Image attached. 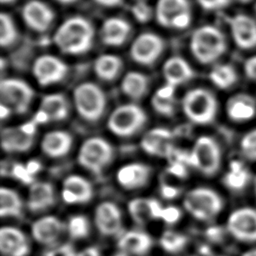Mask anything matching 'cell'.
Masks as SVG:
<instances>
[{"label":"cell","instance_id":"cell-1","mask_svg":"<svg viewBox=\"0 0 256 256\" xmlns=\"http://www.w3.org/2000/svg\"><path fill=\"white\" fill-rule=\"evenodd\" d=\"M92 23L82 16H73L60 24L53 35L58 49L69 55H81L90 50L94 40Z\"/></svg>","mask_w":256,"mask_h":256},{"label":"cell","instance_id":"cell-2","mask_svg":"<svg viewBox=\"0 0 256 256\" xmlns=\"http://www.w3.org/2000/svg\"><path fill=\"white\" fill-rule=\"evenodd\" d=\"M190 51L202 64H211L226 51V40L222 31L213 25L197 28L190 38Z\"/></svg>","mask_w":256,"mask_h":256},{"label":"cell","instance_id":"cell-3","mask_svg":"<svg viewBox=\"0 0 256 256\" xmlns=\"http://www.w3.org/2000/svg\"><path fill=\"white\" fill-rule=\"evenodd\" d=\"M181 105L186 117L195 124H210L217 115V100L212 92L205 88L188 91L183 96Z\"/></svg>","mask_w":256,"mask_h":256},{"label":"cell","instance_id":"cell-4","mask_svg":"<svg viewBox=\"0 0 256 256\" xmlns=\"http://www.w3.org/2000/svg\"><path fill=\"white\" fill-rule=\"evenodd\" d=\"M73 101L79 116L88 122L99 121L106 109L104 92L92 82L79 84L74 89Z\"/></svg>","mask_w":256,"mask_h":256},{"label":"cell","instance_id":"cell-5","mask_svg":"<svg viewBox=\"0 0 256 256\" xmlns=\"http://www.w3.org/2000/svg\"><path fill=\"white\" fill-rule=\"evenodd\" d=\"M183 205L194 218L208 221L220 213L223 208V199L210 188L198 187L190 190L185 195Z\"/></svg>","mask_w":256,"mask_h":256},{"label":"cell","instance_id":"cell-6","mask_svg":"<svg viewBox=\"0 0 256 256\" xmlns=\"http://www.w3.org/2000/svg\"><path fill=\"white\" fill-rule=\"evenodd\" d=\"M145 111L134 103L123 104L113 110L107 120L109 130L119 137H131L146 124Z\"/></svg>","mask_w":256,"mask_h":256},{"label":"cell","instance_id":"cell-7","mask_svg":"<svg viewBox=\"0 0 256 256\" xmlns=\"http://www.w3.org/2000/svg\"><path fill=\"white\" fill-rule=\"evenodd\" d=\"M77 159L83 168L95 175H99L112 161L113 149L105 139L92 137L81 145Z\"/></svg>","mask_w":256,"mask_h":256},{"label":"cell","instance_id":"cell-8","mask_svg":"<svg viewBox=\"0 0 256 256\" xmlns=\"http://www.w3.org/2000/svg\"><path fill=\"white\" fill-rule=\"evenodd\" d=\"M222 153L219 144L210 136L199 137L190 152L191 165L205 176H213L221 166Z\"/></svg>","mask_w":256,"mask_h":256},{"label":"cell","instance_id":"cell-9","mask_svg":"<svg viewBox=\"0 0 256 256\" xmlns=\"http://www.w3.org/2000/svg\"><path fill=\"white\" fill-rule=\"evenodd\" d=\"M34 92L30 85L19 78H5L0 82L1 104L18 114L26 113L33 100Z\"/></svg>","mask_w":256,"mask_h":256},{"label":"cell","instance_id":"cell-10","mask_svg":"<svg viewBox=\"0 0 256 256\" xmlns=\"http://www.w3.org/2000/svg\"><path fill=\"white\" fill-rule=\"evenodd\" d=\"M154 15L161 26L173 29H184L192 20L188 0H158Z\"/></svg>","mask_w":256,"mask_h":256},{"label":"cell","instance_id":"cell-11","mask_svg":"<svg viewBox=\"0 0 256 256\" xmlns=\"http://www.w3.org/2000/svg\"><path fill=\"white\" fill-rule=\"evenodd\" d=\"M164 50L163 39L152 32L138 35L130 46V56L138 64L149 66L154 64Z\"/></svg>","mask_w":256,"mask_h":256},{"label":"cell","instance_id":"cell-12","mask_svg":"<svg viewBox=\"0 0 256 256\" xmlns=\"http://www.w3.org/2000/svg\"><path fill=\"white\" fill-rule=\"evenodd\" d=\"M32 73L41 86H50L59 83L68 73L67 64L54 55H41L33 63Z\"/></svg>","mask_w":256,"mask_h":256},{"label":"cell","instance_id":"cell-13","mask_svg":"<svg viewBox=\"0 0 256 256\" xmlns=\"http://www.w3.org/2000/svg\"><path fill=\"white\" fill-rule=\"evenodd\" d=\"M227 229L241 242H256V209L243 207L232 212L227 220Z\"/></svg>","mask_w":256,"mask_h":256},{"label":"cell","instance_id":"cell-14","mask_svg":"<svg viewBox=\"0 0 256 256\" xmlns=\"http://www.w3.org/2000/svg\"><path fill=\"white\" fill-rule=\"evenodd\" d=\"M36 127L33 122L18 127H9L2 130L1 145L7 153H22L28 151L33 143Z\"/></svg>","mask_w":256,"mask_h":256},{"label":"cell","instance_id":"cell-15","mask_svg":"<svg viewBox=\"0 0 256 256\" xmlns=\"http://www.w3.org/2000/svg\"><path fill=\"white\" fill-rule=\"evenodd\" d=\"M21 15L25 24L36 32L49 29L55 18L52 8L41 0H29L22 7Z\"/></svg>","mask_w":256,"mask_h":256},{"label":"cell","instance_id":"cell-16","mask_svg":"<svg viewBox=\"0 0 256 256\" xmlns=\"http://www.w3.org/2000/svg\"><path fill=\"white\" fill-rule=\"evenodd\" d=\"M229 28L235 44L241 49L256 47V21L246 14H236L229 19Z\"/></svg>","mask_w":256,"mask_h":256},{"label":"cell","instance_id":"cell-17","mask_svg":"<svg viewBox=\"0 0 256 256\" xmlns=\"http://www.w3.org/2000/svg\"><path fill=\"white\" fill-rule=\"evenodd\" d=\"M140 145L149 155L169 158L174 150L173 134L166 128H153L143 136Z\"/></svg>","mask_w":256,"mask_h":256},{"label":"cell","instance_id":"cell-18","mask_svg":"<svg viewBox=\"0 0 256 256\" xmlns=\"http://www.w3.org/2000/svg\"><path fill=\"white\" fill-rule=\"evenodd\" d=\"M69 115V103L60 93L45 95L41 100L39 111L36 114L37 122L62 121Z\"/></svg>","mask_w":256,"mask_h":256},{"label":"cell","instance_id":"cell-19","mask_svg":"<svg viewBox=\"0 0 256 256\" xmlns=\"http://www.w3.org/2000/svg\"><path fill=\"white\" fill-rule=\"evenodd\" d=\"M94 221L98 231L104 236H112L120 231L122 216L119 208L112 202L100 203L94 213Z\"/></svg>","mask_w":256,"mask_h":256},{"label":"cell","instance_id":"cell-20","mask_svg":"<svg viewBox=\"0 0 256 256\" xmlns=\"http://www.w3.org/2000/svg\"><path fill=\"white\" fill-rule=\"evenodd\" d=\"M0 251L4 256H27L30 244L21 230L4 226L0 230Z\"/></svg>","mask_w":256,"mask_h":256},{"label":"cell","instance_id":"cell-21","mask_svg":"<svg viewBox=\"0 0 256 256\" xmlns=\"http://www.w3.org/2000/svg\"><path fill=\"white\" fill-rule=\"evenodd\" d=\"M152 169L150 166L135 162L122 166L116 174L118 183L125 189L135 190L144 187L150 180Z\"/></svg>","mask_w":256,"mask_h":256},{"label":"cell","instance_id":"cell-22","mask_svg":"<svg viewBox=\"0 0 256 256\" xmlns=\"http://www.w3.org/2000/svg\"><path fill=\"white\" fill-rule=\"evenodd\" d=\"M91 183L79 175H70L63 182L62 198L66 203H86L93 197Z\"/></svg>","mask_w":256,"mask_h":256},{"label":"cell","instance_id":"cell-23","mask_svg":"<svg viewBox=\"0 0 256 256\" xmlns=\"http://www.w3.org/2000/svg\"><path fill=\"white\" fill-rule=\"evenodd\" d=\"M63 231V222L55 216H44L36 220L31 227L33 238L43 245H50L56 242Z\"/></svg>","mask_w":256,"mask_h":256},{"label":"cell","instance_id":"cell-24","mask_svg":"<svg viewBox=\"0 0 256 256\" xmlns=\"http://www.w3.org/2000/svg\"><path fill=\"white\" fill-rule=\"evenodd\" d=\"M131 32L130 24L123 18L110 17L106 19L100 29L101 41L112 47L123 45Z\"/></svg>","mask_w":256,"mask_h":256},{"label":"cell","instance_id":"cell-25","mask_svg":"<svg viewBox=\"0 0 256 256\" xmlns=\"http://www.w3.org/2000/svg\"><path fill=\"white\" fill-rule=\"evenodd\" d=\"M165 84L174 88L188 82L194 75L190 64L179 56H172L165 61L162 68Z\"/></svg>","mask_w":256,"mask_h":256},{"label":"cell","instance_id":"cell-26","mask_svg":"<svg viewBox=\"0 0 256 256\" xmlns=\"http://www.w3.org/2000/svg\"><path fill=\"white\" fill-rule=\"evenodd\" d=\"M163 208L159 201L151 198H135L128 204L131 218L139 225H144L151 219H161Z\"/></svg>","mask_w":256,"mask_h":256},{"label":"cell","instance_id":"cell-27","mask_svg":"<svg viewBox=\"0 0 256 256\" xmlns=\"http://www.w3.org/2000/svg\"><path fill=\"white\" fill-rule=\"evenodd\" d=\"M226 113L235 122H245L256 115V102L252 96L238 93L229 98L226 103Z\"/></svg>","mask_w":256,"mask_h":256},{"label":"cell","instance_id":"cell-28","mask_svg":"<svg viewBox=\"0 0 256 256\" xmlns=\"http://www.w3.org/2000/svg\"><path fill=\"white\" fill-rule=\"evenodd\" d=\"M55 203V192L53 186L44 181L31 184L28 192L27 206L31 212L44 211Z\"/></svg>","mask_w":256,"mask_h":256},{"label":"cell","instance_id":"cell-29","mask_svg":"<svg viewBox=\"0 0 256 256\" xmlns=\"http://www.w3.org/2000/svg\"><path fill=\"white\" fill-rule=\"evenodd\" d=\"M73 138L70 133L62 130L48 132L41 141V149L45 155L52 158L65 156L71 149Z\"/></svg>","mask_w":256,"mask_h":256},{"label":"cell","instance_id":"cell-30","mask_svg":"<svg viewBox=\"0 0 256 256\" xmlns=\"http://www.w3.org/2000/svg\"><path fill=\"white\" fill-rule=\"evenodd\" d=\"M152 243V239L148 233L139 230H130L120 236L118 246L125 254L143 256L149 252Z\"/></svg>","mask_w":256,"mask_h":256},{"label":"cell","instance_id":"cell-31","mask_svg":"<svg viewBox=\"0 0 256 256\" xmlns=\"http://www.w3.org/2000/svg\"><path fill=\"white\" fill-rule=\"evenodd\" d=\"M122 60L114 54H102L94 62L95 75L106 82L115 80L122 71Z\"/></svg>","mask_w":256,"mask_h":256},{"label":"cell","instance_id":"cell-32","mask_svg":"<svg viewBox=\"0 0 256 256\" xmlns=\"http://www.w3.org/2000/svg\"><path fill=\"white\" fill-rule=\"evenodd\" d=\"M149 78L140 72L130 71L121 80V90L129 98L138 100L148 91Z\"/></svg>","mask_w":256,"mask_h":256},{"label":"cell","instance_id":"cell-33","mask_svg":"<svg viewBox=\"0 0 256 256\" xmlns=\"http://www.w3.org/2000/svg\"><path fill=\"white\" fill-rule=\"evenodd\" d=\"M151 105L158 114L166 117L172 116L176 106L175 88L164 84L154 93L151 99Z\"/></svg>","mask_w":256,"mask_h":256},{"label":"cell","instance_id":"cell-34","mask_svg":"<svg viewBox=\"0 0 256 256\" xmlns=\"http://www.w3.org/2000/svg\"><path fill=\"white\" fill-rule=\"evenodd\" d=\"M250 178L251 174L243 163L232 161L224 175L223 183L231 191H241L248 185Z\"/></svg>","mask_w":256,"mask_h":256},{"label":"cell","instance_id":"cell-35","mask_svg":"<svg viewBox=\"0 0 256 256\" xmlns=\"http://www.w3.org/2000/svg\"><path fill=\"white\" fill-rule=\"evenodd\" d=\"M23 202L17 192L10 188L2 187L0 189V215L1 217L22 216Z\"/></svg>","mask_w":256,"mask_h":256},{"label":"cell","instance_id":"cell-36","mask_svg":"<svg viewBox=\"0 0 256 256\" xmlns=\"http://www.w3.org/2000/svg\"><path fill=\"white\" fill-rule=\"evenodd\" d=\"M210 81L219 89H228L237 81V72L230 64H216L209 73Z\"/></svg>","mask_w":256,"mask_h":256},{"label":"cell","instance_id":"cell-37","mask_svg":"<svg viewBox=\"0 0 256 256\" xmlns=\"http://www.w3.org/2000/svg\"><path fill=\"white\" fill-rule=\"evenodd\" d=\"M17 28L12 17L7 13L0 15V44L2 47H9L17 40Z\"/></svg>","mask_w":256,"mask_h":256},{"label":"cell","instance_id":"cell-38","mask_svg":"<svg viewBox=\"0 0 256 256\" xmlns=\"http://www.w3.org/2000/svg\"><path fill=\"white\" fill-rule=\"evenodd\" d=\"M160 244L166 252L177 253L186 246L187 238L185 235L179 232L167 230L162 234L160 238Z\"/></svg>","mask_w":256,"mask_h":256},{"label":"cell","instance_id":"cell-39","mask_svg":"<svg viewBox=\"0 0 256 256\" xmlns=\"http://www.w3.org/2000/svg\"><path fill=\"white\" fill-rule=\"evenodd\" d=\"M67 230L69 235L74 239L85 238L89 235V222L86 217L82 215L72 216L67 223Z\"/></svg>","mask_w":256,"mask_h":256},{"label":"cell","instance_id":"cell-40","mask_svg":"<svg viewBox=\"0 0 256 256\" xmlns=\"http://www.w3.org/2000/svg\"><path fill=\"white\" fill-rule=\"evenodd\" d=\"M242 154L251 161H256V129L245 134L240 142Z\"/></svg>","mask_w":256,"mask_h":256},{"label":"cell","instance_id":"cell-41","mask_svg":"<svg viewBox=\"0 0 256 256\" xmlns=\"http://www.w3.org/2000/svg\"><path fill=\"white\" fill-rule=\"evenodd\" d=\"M133 17L140 23L149 21L153 15V10L145 0H136L131 7Z\"/></svg>","mask_w":256,"mask_h":256},{"label":"cell","instance_id":"cell-42","mask_svg":"<svg viewBox=\"0 0 256 256\" xmlns=\"http://www.w3.org/2000/svg\"><path fill=\"white\" fill-rule=\"evenodd\" d=\"M181 217V211L177 207L168 206L164 207L161 215V219L167 224H174L176 223Z\"/></svg>","mask_w":256,"mask_h":256},{"label":"cell","instance_id":"cell-43","mask_svg":"<svg viewBox=\"0 0 256 256\" xmlns=\"http://www.w3.org/2000/svg\"><path fill=\"white\" fill-rule=\"evenodd\" d=\"M197 2L203 9L215 11L227 7L233 0H197Z\"/></svg>","mask_w":256,"mask_h":256},{"label":"cell","instance_id":"cell-44","mask_svg":"<svg viewBox=\"0 0 256 256\" xmlns=\"http://www.w3.org/2000/svg\"><path fill=\"white\" fill-rule=\"evenodd\" d=\"M11 172L14 177L21 180L24 183H31V181H32V175L28 172L26 167H24L20 164L14 165L13 168L11 169Z\"/></svg>","mask_w":256,"mask_h":256},{"label":"cell","instance_id":"cell-45","mask_svg":"<svg viewBox=\"0 0 256 256\" xmlns=\"http://www.w3.org/2000/svg\"><path fill=\"white\" fill-rule=\"evenodd\" d=\"M45 256H78L70 245H61L50 250Z\"/></svg>","mask_w":256,"mask_h":256},{"label":"cell","instance_id":"cell-46","mask_svg":"<svg viewBox=\"0 0 256 256\" xmlns=\"http://www.w3.org/2000/svg\"><path fill=\"white\" fill-rule=\"evenodd\" d=\"M244 72L249 79L256 81V55L249 57L245 61Z\"/></svg>","mask_w":256,"mask_h":256},{"label":"cell","instance_id":"cell-47","mask_svg":"<svg viewBox=\"0 0 256 256\" xmlns=\"http://www.w3.org/2000/svg\"><path fill=\"white\" fill-rule=\"evenodd\" d=\"M169 172L177 177H186L187 176V169L186 164L181 162H170Z\"/></svg>","mask_w":256,"mask_h":256},{"label":"cell","instance_id":"cell-48","mask_svg":"<svg viewBox=\"0 0 256 256\" xmlns=\"http://www.w3.org/2000/svg\"><path fill=\"white\" fill-rule=\"evenodd\" d=\"M179 191L177 188L172 187L170 185H162L161 187V194L166 199H172L175 198L178 195Z\"/></svg>","mask_w":256,"mask_h":256},{"label":"cell","instance_id":"cell-49","mask_svg":"<svg viewBox=\"0 0 256 256\" xmlns=\"http://www.w3.org/2000/svg\"><path fill=\"white\" fill-rule=\"evenodd\" d=\"M97 4L104 7H115L120 5L123 0H94Z\"/></svg>","mask_w":256,"mask_h":256},{"label":"cell","instance_id":"cell-50","mask_svg":"<svg viewBox=\"0 0 256 256\" xmlns=\"http://www.w3.org/2000/svg\"><path fill=\"white\" fill-rule=\"evenodd\" d=\"M78 256H100L99 251L95 247H88L78 254Z\"/></svg>","mask_w":256,"mask_h":256},{"label":"cell","instance_id":"cell-51","mask_svg":"<svg viewBox=\"0 0 256 256\" xmlns=\"http://www.w3.org/2000/svg\"><path fill=\"white\" fill-rule=\"evenodd\" d=\"M26 168H27L28 172L33 176V174L36 173L40 169V164L38 162H36V161H30L28 163V165L26 166Z\"/></svg>","mask_w":256,"mask_h":256},{"label":"cell","instance_id":"cell-52","mask_svg":"<svg viewBox=\"0 0 256 256\" xmlns=\"http://www.w3.org/2000/svg\"><path fill=\"white\" fill-rule=\"evenodd\" d=\"M10 111H11V110H10L8 107H6L5 105H2V104H1V118H2V119H5L6 117H8Z\"/></svg>","mask_w":256,"mask_h":256},{"label":"cell","instance_id":"cell-53","mask_svg":"<svg viewBox=\"0 0 256 256\" xmlns=\"http://www.w3.org/2000/svg\"><path fill=\"white\" fill-rule=\"evenodd\" d=\"M242 256H256V249H251L246 251Z\"/></svg>","mask_w":256,"mask_h":256},{"label":"cell","instance_id":"cell-54","mask_svg":"<svg viewBox=\"0 0 256 256\" xmlns=\"http://www.w3.org/2000/svg\"><path fill=\"white\" fill-rule=\"evenodd\" d=\"M62 4H71V3H74L76 0H56Z\"/></svg>","mask_w":256,"mask_h":256},{"label":"cell","instance_id":"cell-55","mask_svg":"<svg viewBox=\"0 0 256 256\" xmlns=\"http://www.w3.org/2000/svg\"><path fill=\"white\" fill-rule=\"evenodd\" d=\"M2 4H11L13 2H15L16 0H0Z\"/></svg>","mask_w":256,"mask_h":256},{"label":"cell","instance_id":"cell-56","mask_svg":"<svg viewBox=\"0 0 256 256\" xmlns=\"http://www.w3.org/2000/svg\"><path fill=\"white\" fill-rule=\"evenodd\" d=\"M233 1H236V2H239V3H248L251 0H233Z\"/></svg>","mask_w":256,"mask_h":256},{"label":"cell","instance_id":"cell-57","mask_svg":"<svg viewBox=\"0 0 256 256\" xmlns=\"http://www.w3.org/2000/svg\"><path fill=\"white\" fill-rule=\"evenodd\" d=\"M114 256H126V254L125 253H118V254H116V255H114Z\"/></svg>","mask_w":256,"mask_h":256},{"label":"cell","instance_id":"cell-58","mask_svg":"<svg viewBox=\"0 0 256 256\" xmlns=\"http://www.w3.org/2000/svg\"><path fill=\"white\" fill-rule=\"evenodd\" d=\"M254 190H255V195H256V177L254 179Z\"/></svg>","mask_w":256,"mask_h":256},{"label":"cell","instance_id":"cell-59","mask_svg":"<svg viewBox=\"0 0 256 256\" xmlns=\"http://www.w3.org/2000/svg\"><path fill=\"white\" fill-rule=\"evenodd\" d=\"M255 10H256V4H255Z\"/></svg>","mask_w":256,"mask_h":256}]
</instances>
